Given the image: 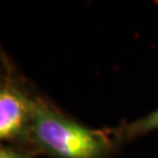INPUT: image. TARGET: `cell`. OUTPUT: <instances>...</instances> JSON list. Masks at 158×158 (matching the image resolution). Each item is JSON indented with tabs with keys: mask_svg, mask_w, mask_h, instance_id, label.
I'll use <instances>...</instances> for the list:
<instances>
[{
	"mask_svg": "<svg viewBox=\"0 0 158 158\" xmlns=\"http://www.w3.org/2000/svg\"><path fill=\"white\" fill-rule=\"evenodd\" d=\"M35 97L8 69L0 85V139L10 145L31 147L29 132L33 122ZM32 148V147H31Z\"/></svg>",
	"mask_w": 158,
	"mask_h": 158,
	"instance_id": "2",
	"label": "cell"
},
{
	"mask_svg": "<svg viewBox=\"0 0 158 158\" xmlns=\"http://www.w3.org/2000/svg\"><path fill=\"white\" fill-rule=\"evenodd\" d=\"M118 141L119 136L85 127L41 96L35 97L29 143L39 153L53 158H108Z\"/></svg>",
	"mask_w": 158,
	"mask_h": 158,
	"instance_id": "1",
	"label": "cell"
},
{
	"mask_svg": "<svg viewBox=\"0 0 158 158\" xmlns=\"http://www.w3.org/2000/svg\"><path fill=\"white\" fill-rule=\"evenodd\" d=\"M40 155L31 147H19L5 144L0 148V158H34Z\"/></svg>",
	"mask_w": 158,
	"mask_h": 158,
	"instance_id": "4",
	"label": "cell"
},
{
	"mask_svg": "<svg viewBox=\"0 0 158 158\" xmlns=\"http://www.w3.org/2000/svg\"><path fill=\"white\" fill-rule=\"evenodd\" d=\"M155 130H158V109L143 118L127 124L118 131V136L121 141H131Z\"/></svg>",
	"mask_w": 158,
	"mask_h": 158,
	"instance_id": "3",
	"label": "cell"
}]
</instances>
